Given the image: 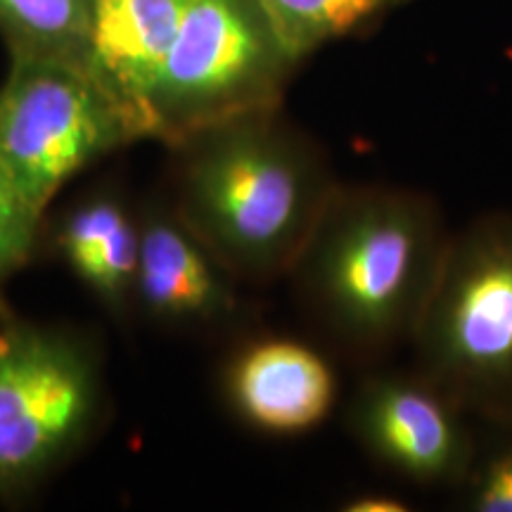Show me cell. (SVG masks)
I'll return each mask as SVG.
<instances>
[{"label": "cell", "mask_w": 512, "mask_h": 512, "mask_svg": "<svg viewBox=\"0 0 512 512\" xmlns=\"http://www.w3.org/2000/svg\"><path fill=\"white\" fill-rule=\"evenodd\" d=\"M169 150V202L242 283L290 273L339 185L320 145L280 107L200 128Z\"/></svg>", "instance_id": "1"}, {"label": "cell", "mask_w": 512, "mask_h": 512, "mask_svg": "<svg viewBox=\"0 0 512 512\" xmlns=\"http://www.w3.org/2000/svg\"><path fill=\"white\" fill-rule=\"evenodd\" d=\"M448 240L432 197L339 183L287 275L339 349L377 358L411 342Z\"/></svg>", "instance_id": "2"}, {"label": "cell", "mask_w": 512, "mask_h": 512, "mask_svg": "<svg viewBox=\"0 0 512 512\" xmlns=\"http://www.w3.org/2000/svg\"><path fill=\"white\" fill-rule=\"evenodd\" d=\"M411 344L415 370L467 415L512 420V211L451 235Z\"/></svg>", "instance_id": "3"}, {"label": "cell", "mask_w": 512, "mask_h": 512, "mask_svg": "<svg viewBox=\"0 0 512 512\" xmlns=\"http://www.w3.org/2000/svg\"><path fill=\"white\" fill-rule=\"evenodd\" d=\"M105 377L86 337L53 325H0V498L69 463L98 430Z\"/></svg>", "instance_id": "4"}, {"label": "cell", "mask_w": 512, "mask_h": 512, "mask_svg": "<svg viewBox=\"0 0 512 512\" xmlns=\"http://www.w3.org/2000/svg\"><path fill=\"white\" fill-rule=\"evenodd\" d=\"M10 55L0 86V164L46 219L64 185L140 136L86 62Z\"/></svg>", "instance_id": "5"}, {"label": "cell", "mask_w": 512, "mask_h": 512, "mask_svg": "<svg viewBox=\"0 0 512 512\" xmlns=\"http://www.w3.org/2000/svg\"><path fill=\"white\" fill-rule=\"evenodd\" d=\"M292 64L256 0H188L152 98L150 140L169 147L219 121L278 110Z\"/></svg>", "instance_id": "6"}, {"label": "cell", "mask_w": 512, "mask_h": 512, "mask_svg": "<svg viewBox=\"0 0 512 512\" xmlns=\"http://www.w3.org/2000/svg\"><path fill=\"white\" fill-rule=\"evenodd\" d=\"M347 422L370 458L420 486H460L477 453L467 413L418 370L368 375Z\"/></svg>", "instance_id": "7"}, {"label": "cell", "mask_w": 512, "mask_h": 512, "mask_svg": "<svg viewBox=\"0 0 512 512\" xmlns=\"http://www.w3.org/2000/svg\"><path fill=\"white\" fill-rule=\"evenodd\" d=\"M240 283L169 200L138 209L133 313L166 330L219 332L245 313Z\"/></svg>", "instance_id": "8"}, {"label": "cell", "mask_w": 512, "mask_h": 512, "mask_svg": "<svg viewBox=\"0 0 512 512\" xmlns=\"http://www.w3.org/2000/svg\"><path fill=\"white\" fill-rule=\"evenodd\" d=\"M188 0H91L86 64L136 128L150 138L152 98Z\"/></svg>", "instance_id": "9"}, {"label": "cell", "mask_w": 512, "mask_h": 512, "mask_svg": "<svg viewBox=\"0 0 512 512\" xmlns=\"http://www.w3.org/2000/svg\"><path fill=\"white\" fill-rule=\"evenodd\" d=\"M228 403L242 422L271 434L313 430L335 408L337 380L318 351L294 339H259L226 370Z\"/></svg>", "instance_id": "10"}, {"label": "cell", "mask_w": 512, "mask_h": 512, "mask_svg": "<svg viewBox=\"0 0 512 512\" xmlns=\"http://www.w3.org/2000/svg\"><path fill=\"white\" fill-rule=\"evenodd\" d=\"M50 249L110 316L133 313L138 211L121 192L98 188L69 204L50 228Z\"/></svg>", "instance_id": "11"}, {"label": "cell", "mask_w": 512, "mask_h": 512, "mask_svg": "<svg viewBox=\"0 0 512 512\" xmlns=\"http://www.w3.org/2000/svg\"><path fill=\"white\" fill-rule=\"evenodd\" d=\"M91 0H0V34L10 53L86 62Z\"/></svg>", "instance_id": "12"}, {"label": "cell", "mask_w": 512, "mask_h": 512, "mask_svg": "<svg viewBox=\"0 0 512 512\" xmlns=\"http://www.w3.org/2000/svg\"><path fill=\"white\" fill-rule=\"evenodd\" d=\"M287 60L304 55L356 27L389 0H256Z\"/></svg>", "instance_id": "13"}, {"label": "cell", "mask_w": 512, "mask_h": 512, "mask_svg": "<svg viewBox=\"0 0 512 512\" xmlns=\"http://www.w3.org/2000/svg\"><path fill=\"white\" fill-rule=\"evenodd\" d=\"M43 221L0 164V287L29 264L43 235Z\"/></svg>", "instance_id": "14"}, {"label": "cell", "mask_w": 512, "mask_h": 512, "mask_svg": "<svg viewBox=\"0 0 512 512\" xmlns=\"http://www.w3.org/2000/svg\"><path fill=\"white\" fill-rule=\"evenodd\" d=\"M498 439L475 453L463 489L465 510L512 512V420L498 422Z\"/></svg>", "instance_id": "15"}, {"label": "cell", "mask_w": 512, "mask_h": 512, "mask_svg": "<svg viewBox=\"0 0 512 512\" xmlns=\"http://www.w3.org/2000/svg\"><path fill=\"white\" fill-rule=\"evenodd\" d=\"M344 512H406L408 505L389 494H363L342 505Z\"/></svg>", "instance_id": "16"}]
</instances>
